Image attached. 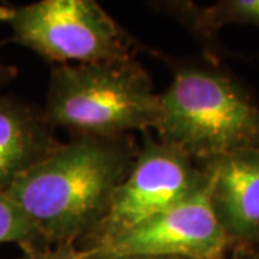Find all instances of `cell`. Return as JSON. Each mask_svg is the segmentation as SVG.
Returning <instances> with one entry per match:
<instances>
[{
    "mask_svg": "<svg viewBox=\"0 0 259 259\" xmlns=\"http://www.w3.org/2000/svg\"><path fill=\"white\" fill-rule=\"evenodd\" d=\"M139 150L131 136L74 137L30 167L6 193L49 245H79L105 218Z\"/></svg>",
    "mask_w": 259,
    "mask_h": 259,
    "instance_id": "1",
    "label": "cell"
},
{
    "mask_svg": "<svg viewBox=\"0 0 259 259\" xmlns=\"http://www.w3.org/2000/svg\"><path fill=\"white\" fill-rule=\"evenodd\" d=\"M167 62L173 79L158 94V141L199 166L259 148V104L241 79L206 61Z\"/></svg>",
    "mask_w": 259,
    "mask_h": 259,
    "instance_id": "2",
    "label": "cell"
},
{
    "mask_svg": "<svg viewBox=\"0 0 259 259\" xmlns=\"http://www.w3.org/2000/svg\"><path fill=\"white\" fill-rule=\"evenodd\" d=\"M42 117L74 137H125L154 130L160 97L136 58L54 65Z\"/></svg>",
    "mask_w": 259,
    "mask_h": 259,
    "instance_id": "3",
    "label": "cell"
},
{
    "mask_svg": "<svg viewBox=\"0 0 259 259\" xmlns=\"http://www.w3.org/2000/svg\"><path fill=\"white\" fill-rule=\"evenodd\" d=\"M12 40L54 65L136 58L139 42L95 0L0 6Z\"/></svg>",
    "mask_w": 259,
    "mask_h": 259,
    "instance_id": "4",
    "label": "cell"
},
{
    "mask_svg": "<svg viewBox=\"0 0 259 259\" xmlns=\"http://www.w3.org/2000/svg\"><path fill=\"white\" fill-rule=\"evenodd\" d=\"M207 179L204 167L144 133L137 160L115 190L105 218L78 246L91 249L118 238L196 192Z\"/></svg>",
    "mask_w": 259,
    "mask_h": 259,
    "instance_id": "5",
    "label": "cell"
},
{
    "mask_svg": "<svg viewBox=\"0 0 259 259\" xmlns=\"http://www.w3.org/2000/svg\"><path fill=\"white\" fill-rule=\"evenodd\" d=\"M209 175V173H207ZM90 259H225L232 250L213 212L209 179L196 192L112 241L82 249Z\"/></svg>",
    "mask_w": 259,
    "mask_h": 259,
    "instance_id": "6",
    "label": "cell"
},
{
    "mask_svg": "<svg viewBox=\"0 0 259 259\" xmlns=\"http://www.w3.org/2000/svg\"><path fill=\"white\" fill-rule=\"evenodd\" d=\"M210 202L232 250L259 246V148L233 151L203 164Z\"/></svg>",
    "mask_w": 259,
    "mask_h": 259,
    "instance_id": "7",
    "label": "cell"
},
{
    "mask_svg": "<svg viewBox=\"0 0 259 259\" xmlns=\"http://www.w3.org/2000/svg\"><path fill=\"white\" fill-rule=\"evenodd\" d=\"M42 111L0 94V192L59 147Z\"/></svg>",
    "mask_w": 259,
    "mask_h": 259,
    "instance_id": "8",
    "label": "cell"
},
{
    "mask_svg": "<svg viewBox=\"0 0 259 259\" xmlns=\"http://www.w3.org/2000/svg\"><path fill=\"white\" fill-rule=\"evenodd\" d=\"M158 10L173 16L202 40H212L226 25L259 28V0H221L210 6L193 2H161Z\"/></svg>",
    "mask_w": 259,
    "mask_h": 259,
    "instance_id": "9",
    "label": "cell"
},
{
    "mask_svg": "<svg viewBox=\"0 0 259 259\" xmlns=\"http://www.w3.org/2000/svg\"><path fill=\"white\" fill-rule=\"evenodd\" d=\"M0 243H16L23 252L49 246L36 226L6 192H0Z\"/></svg>",
    "mask_w": 259,
    "mask_h": 259,
    "instance_id": "10",
    "label": "cell"
},
{
    "mask_svg": "<svg viewBox=\"0 0 259 259\" xmlns=\"http://www.w3.org/2000/svg\"><path fill=\"white\" fill-rule=\"evenodd\" d=\"M19 259H90L76 243H59L25 250Z\"/></svg>",
    "mask_w": 259,
    "mask_h": 259,
    "instance_id": "11",
    "label": "cell"
},
{
    "mask_svg": "<svg viewBox=\"0 0 259 259\" xmlns=\"http://www.w3.org/2000/svg\"><path fill=\"white\" fill-rule=\"evenodd\" d=\"M15 76H16V69L5 65L0 59V87L9 82L10 79H13Z\"/></svg>",
    "mask_w": 259,
    "mask_h": 259,
    "instance_id": "12",
    "label": "cell"
},
{
    "mask_svg": "<svg viewBox=\"0 0 259 259\" xmlns=\"http://www.w3.org/2000/svg\"><path fill=\"white\" fill-rule=\"evenodd\" d=\"M121 259H185V258H173V256H127Z\"/></svg>",
    "mask_w": 259,
    "mask_h": 259,
    "instance_id": "13",
    "label": "cell"
},
{
    "mask_svg": "<svg viewBox=\"0 0 259 259\" xmlns=\"http://www.w3.org/2000/svg\"><path fill=\"white\" fill-rule=\"evenodd\" d=\"M245 250L242 249H233V253H232L231 259H245ZM226 259V258H225Z\"/></svg>",
    "mask_w": 259,
    "mask_h": 259,
    "instance_id": "14",
    "label": "cell"
},
{
    "mask_svg": "<svg viewBox=\"0 0 259 259\" xmlns=\"http://www.w3.org/2000/svg\"><path fill=\"white\" fill-rule=\"evenodd\" d=\"M252 258H253V259H259V246H256V248L253 249V253H252Z\"/></svg>",
    "mask_w": 259,
    "mask_h": 259,
    "instance_id": "15",
    "label": "cell"
}]
</instances>
